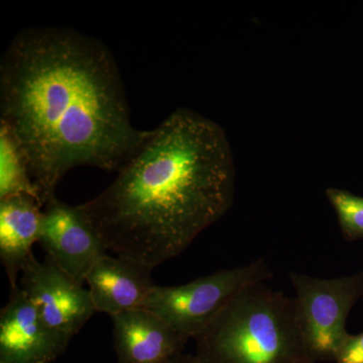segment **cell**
Returning a JSON list of instances; mask_svg holds the SVG:
<instances>
[{
	"mask_svg": "<svg viewBox=\"0 0 363 363\" xmlns=\"http://www.w3.org/2000/svg\"><path fill=\"white\" fill-rule=\"evenodd\" d=\"M0 112L25 150L43 206L72 169L118 171L149 131L131 123L108 48L69 28L13 38L0 62Z\"/></svg>",
	"mask_w": 363,
	"mask_h": 363,
	"instance_id": "obj_1",
	"label": "cell"
},
{
	"mask_svg": "<svg viewBox=\"0 0 363 363\" xmlns=\"http://www.w3.org/2000/svg\"><path fill=\"white\" fill-rule=\"evenodd\" d=\"M116 180L81 204L106 250L152 269L178 257L233 206L235 167L218 123L178 108L147 135Z\"/></svg>",
	"mask_w": 363,
	"mask_h": 363,
	"instance_id": "obj_2",
	"label": "cell"
},
{
	"mask_svg": "<svg viewBox=\"0 0 363 363\" xmlns=\"http://www.w3.org/2000/svg\"><path fill=\"white\" fill-rule=\"evenodd\" d=\"M195 341L202 363H315L295 301L264 283L238 293Z\"/></svg>",
	"mask_w": 363,
	"mask_h": 363,
	"instance_id": "obj_3",
	"label": "cell"
},
{
	"mask_svg": "<svg viewBox=\"0 0 363 363\" xmlns=\"http://www.w3.org/2000/svg\"><path fill=\"white\" fill-rule=\"evenodd\" d=\"M272 278L264 259L223 269L185 285L155 286L143 309L154 313L189 340L212 323L241 291Z\"/></svg>",
	"mask_w": 363,
	"mask_h": 363,
	"instance_id": "obj_4",
	"label": "cell"
},
{
	"mask_svg": "<svg viewBox=\"0 0 363 363\" xmlns=\"http://www.w3.org/2000/svg\"><path fill=\"white\" fill-rule=\"evenodd\" d=\"M295 290L301 331L315 362H335L339 346L347 335L346 321L363 297V272L335 279L289 274Z\"/></svg>",
	"mask_w": 363,
	"mask_h": 363,
	"instance_id": "obj_5",
	"label": "cell"
},
{
	"mask_svg": "<svg viewBox=\"0 0 363 363\" xmlns=\"http://www.w3.org/2000/svg\"><path fill=\"white\" fill-rule=\"evenodd\" d=\"M39 243L47 257L82 285L107 250L82 206L66 204L56 196L45 204Z\"/></svg>",
	"mask_w": 363,
	"mask_h": 363,
	"instance_id": "obj_6",
	"label": "cell"
},
{
	"mask_svg": "<svg viewBox=\"0 0 363 363\" xmlns=\"http://www.w3.org/2000/svg\"><path fill=\"white\" fill-rule=\"evenodd\" d=\"M21 288L45 325L72 339L96 313L89 290L69 277L49 257H33L21 272Z\"/></svg>",
	"mask_w": 363,
	"mask_h": 363,
	"instance_id": "obj_7",
	"label": "cell"
},
{
	"mask_svg": "<svg viewBox=\"0 0 363 363\" xmlns=\"http://www.w3.org/2000/svg\"><path fill=\"white\" fill-rule=\"evenodd\" d=\"M71 339L45 325L21 286L0 314V363H52Z\"/></svg>",
	"mask_w": 363,
	"mask_h": 363,
	"instance_id": "obj_8",
	"label": "cell"
},
{
	"mask_svg": "<svg viewBox=\"0 0 363 363\" xmlns=\"http://www.w3.org/2000/svg\"><path fill=\"white\" fill-rule=\"evenodd\" d=\"M152 271L143 262L124 255L100 257L85 279L96 312L114 317L142 308L156 286Z\"/></svg>",
	"mask_w": 363,
	"mask_h": 363,
	"instance_id": "obj_9",
	"label": "cell"
},
{
	"mask_svg": "<svg viewBox=\"0 0 363 363\" xmlns=\"http://www.w3.org/2000/svg\"><path fill=\"white\" fill-rule=\"evenodd\" d=\"M117 363H166L183 352L187 339L147 310L111 317Z\"/></svg>",
	"mask_w": 363,
	"mask_h": 363,
	"instance_id": "obj_10",
	"label": "cell"
},
{
	"mask_svg": "<svg viewBox=\"0 0 363 363\" xmlns=\"http://www.w3.org/2000/svg\"><path fill=\"white\" fill-rule=\"evenodd\" d=\"M42 207L28 195L0 199V259L11 289L18 288V274L33 257V245L39 242Z\"/></svg>",
	"mask_w": 363,
	"mask_h": 363,
	"instance_id": "obj_11",
	"label": "cell"
},
{
	"mask_svg": "<svg viewBox=\"0 0 363 363\" xmlns=\"http://www.w3.org/2000/svg\"><path fill=\"white\" fill-rule=\"evenodd\" d=\"M23 194L32 196L42 204L25 150L11 126L0 119V199Z\"/></svg>",
	"mask_w": 363,
	"mask_h": 363,
	"instance_id": "obj_12",
	"label": "cell"
},
{
	"mask_svg": "<svg viewBox=\"0 0 363 363\" xmlns=\"http://www.w3.org/2000/svg\"><path fill=\"white\" fill-rule=\"evenodd\" d=\"M325 194L335 210L344 238L348 241L363 240V197L333 187L327 188Z\"/></svg>",
	"mask_w": 363,
	"mask_h": 363,
	"instance_id": "obj_13",
	"label": "cell"
},
{
	"mask_svg": "<svg viewBox=\"0 0 363 363\" xmlns=\"http://www.w3.org/2000/svg\"><path fill=\"white\" fill-rule=\"evenodd\" d=\"M335 363H363V332L348 333L339 346Z\"/></svg>",
	"mask_w": 363,
	"mask_h": 363,
	"instance_id": "obj_14",
	"label": "cell"
},
{
	"mask_svg": "<svg viewBox=\"0 0 363 363\" xmlns=\"http://www.w3.org/2000/svg\"><path fill=\"white\" fill-rule=\"evenodd\" d=\"M166 363H202L196 357L195 354H185V353L181 352L175 357H172L171 359L168 360Z\"/></svg>",
	"mask_w": 363,
	"mask_h": 363,
	"instance_id": "obj_15",
	"label": "cell"
}]
</instances>
